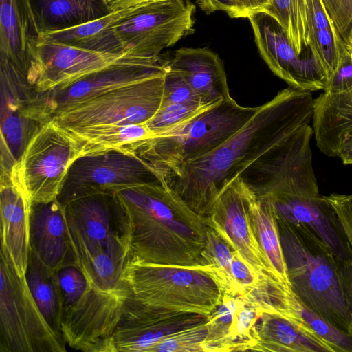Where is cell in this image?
<instances>
[{"label":"cell","instance_id":"obj_21","mask_svg":"<svg viewBox=\"0 0 352 352\" xmlns=\"http://www.w3.org/2000/svg\"><path fill=\"white\" fill-rule=\"evenodd\" d=\"M32 201L10 177L1 178V249L8 255L19 276H25L30 254V212Z\"/></svg>","mask_w":352,"mask_h":352},{"label":"cell","instance_id":"obj_10","mask_svg":"<svg viewBox=\"0 0 352 352\" xmlns=\"http://www.w3.org/2000/svg\"><path fill=\"white\" fill-rule=\"evenodd\" d=\"M166 71L56 112L60 127L146 124L160 109Z\"/></svg>","mask_w":352,"mask_h":352},{"label":"cell","instance_id":"obj_37","mask_svg":"<svg viewBox=\"0 0 352 352\" xmlns=\"http://www.w3.org/2000/svg\"><path fill=\"white\" fill-rule=\"evenodd\" d=\"M208 322V321H207ZM207 322L175 332L156 344L148 352H200L207 338Z\"/></svg>","mask_w":352,"mask_h":352},{"label":"cell","instance_id":"obj_41","mask_svg":"<svg viewBox=\"0 0 352 352\" xmlns=\"http://www.w3.org/2000/svg\"><path fill=\"white\" fill-rule=\"evenodd\" d=\"M306 1L309 35L318 30L335 26L322 0Z\"/></svg>","mask_w":352,"mask_h":352},{"label":"cell","instance_id":"obj_8","mask_svg":"<svg viewBox=\"0 0 352 352\" xmlns=\"http://www.w3.org/2000/svg\"><path fill=\"white\" fill-rule=\"evenodd\" d=\"M252 191L272 206L277 219L309 226L342 263L350 260L344 234L332 206L320 194L314 170L264 181Z\"/></svg>","mask_w":352,"mask_h":352},{"label":"cell","instance_id":"obj_29","mask_svg":"<svg viewBox=\"0 0 352 352\" xmlns=\"http://www.w3.org/2000/svg\"><path fill=\"white\" fill-rule=\"evenodd\" d=\"M41 33L93 21L109 12L102 0H31Z\"/></svg>","mask_w":352,"mask_h":352},{"label":"cell","instance_id":"obj_39","mask_svg":"<svg viewBox=\"0 0 352 352\" xmlns=\"http://www.w3.org/2000/svg\"><path fill=\"white\" fill-rule=\"evenodd\" d=\"M177 102L207 104L197 96L181 76L169 70L167 66L162 104Z\"/></svg>","mask_w":352,"mask_h":352},{"label":"cell","instance_id":"obj_24","mask_svg":"<svg viewBox=\"0 0 352 352\" xmlns=\"http://www.w3.org/2000/svg\"><path fill=\"white\" fill-rule=\"evenodd\" d=\"M312 128L318 148L338 157L352 144V88L342 93L323 92L314 98Z\"/></svg>","mask_w":352,"mask_h":352},{"label":"cell","instance_id":"obj_13","mask_svg":"<svg viewBox=\"0 0 352 352\" xmlns=\"http://www.w3.org/2000/svg\"><path fill=\"white\" fill-rule=\"evenodd\" d=\"M195 5L190 0H161L124 20L113 28L126 51L141 57H157L195 32Z\"/></svg>","mask_w":352,"mask_h":352},{"label":"cell","instance_id":"obj_5","mask_svg":"<svg viewBox=\"0 0 352 352\" xmlns=\"http://www.w3.org/2000/svg\"><path fill=\"white\" fill-rule=\"evenodd\" d=\"M258 107L224 99L168 135L146 140L135 151L163 180L184 164L215 149L238 131ZM163 185V184H162Z\"/></svg>","mask_w":352,"mask_h":352},{"label":"cell","instance_id":"obj_6","mask_svg":"<svg viewBox=\"0 0 352 352\" xmlns=\"http://www.w3.org/2000/svg\"><path fill=\"white\" fill-rule=\"evenodd\" d=\"M63 296L61 333L71 348L115 352L113 333L125 297L91 284L76 265L56 272Z\"/></svg>","mask_w":352,"mask_h":352},{"label":"cell","instance_id":"obj_23","mask_svg":"<svg viewBox=\"0 0 352 352\" xmlns=\"http://www.w3.org/2000/svg\"><path fill=\"white\" fill-rule=\"evenodd\" d=\"M40 35L31 0H0V55L25 76Z\"/></svg>","mask_w":352,"mask_h":352},{"label":"cell","instance_id":"obj_47","mask_svg":"<svg viewBox=\"0 0 352 352\" xmlns=\"http://www.w3.org/2000/svg\"><path fill=\"white\" fill-rule=\"evenodd\" d=\"M344 41L346 45V49L349 52V54L352 59V23L351 24L350 28L344 38Z\"/></svg>","mask_w":352,"mask_h":352},{"label":"cell","instance_id":"obj_28","mask_svg":"<svg viewBox=\"0 0 352 352\" xmlns=\"http://www.w3.org/2000/svg\"><path fill=\"white\" fill-rule=\"evenodd\" d=\"M251 223L262 253L268 265L272 278L292 287L280 243L278 223L272 206L254 193L249 207Z\"/></svg>","mask_w":352,"mask_h":352},{"label":"cell","instance_id":"obj_34","mask_svg":"<svg viewBox=\"0 0 352 352\" xmlns=\"http://www.w3.org/2000/svg\"><path fill=\"white\" fill-rule=\"evenodd\" d=\"M308 47L311 59L328 80L349 55L344 39L336 26L309 34Z\"/></svg>","mask_w":352,"mask_h":352},{"label":"cell","instance_id":"obj_16","mask_svg":"<svg viewBox=\"0 0 352 352\" xmlns=\"http://www.w3.org/2000/svg\"><path fill=\"white\" fill-rule=\"evenodd\" d=\"M253 195L241 177H237L223 190L204 219L262 278L273 280L250 218Z\"/></svg>","mask_w":352,"mask_h":352},{"label":"cell","instance_id":"obj_12","mask_svg":"<svg viewBox=\"0 0 352 352\" xmlns=\"http://www.w3.org/2000/svg\"><path fill=\"white\" fill-rule=\"evenodd\" d=\"M157 182L161 183L155 171L137 153L110 150L77 157L69 168L57 199L63 206L86 195Z\"/></svg>","mask_w":352,"mask_h":352},{"label":"cell","instance_id":"obj_9","mask_svg":"<svg viewBox=\"0 0 352 352\" xmlns=\"http://www.w3.org/2000/svg\"><path fill=\"white\" fill-rule=\"evenodd\" d=\"M0 352H64L65 340L50 328L27 285L1 249Z\"/></svg>","mask_w":352,"mask_h":352},{"label":"cell","instance_id":"obj_46","mask_svg":"<svg viewBox=\"0 0 352 352\" xmlns=\"http://www.w3.org/2000/svg\"><path fill=\"white\" fill-rule=\"evenodd\" d=\"M338 157L345 165H352V144L342 148Z\"/></svg>","mask_w":352,"mask_h":352},{"label":"cell","instance_id":"obj_25","mask_svg":"<svg viewBox=\"0 0 352 352\" xmlns=\"http://www.w3.org/2000/svg\"><path fill=\"white\" fill-rule=\"evenodd\" d=\"M146 6L113 10L83 24L63 30L43 32L41 33L38 41L60 42L100 52H130L122 47L115 36L113 28Z\"/></svg>","mask_w":352,"mask_h":352},{"label":"cell","instance_id":"obj_11","mask_svg":"<svg viewBox=\"0 0 352 352\" xmlns=\"http://www.w3.org/2000/svg\"><path fill=\"white\" fill-rule=\"evenodd\" d=\"M78 157L74 142L51 120L30 139L9 177L32 202L51 201Z\"/></svg>","mask_w":352,"mask_h":352},{"label":"cell","instance_id":"obj_27","mask_svg":"<svg viewBox=\"0 0 352 352\" xmlns=\"http://www.w3.org/2000/svg\"><path fill=\"white\" fill-rule=\"evenodd\" d=\"M59 127L75 144L78 157L110 150L135 153L142 143L151 138L146 124Z\"/></svg>","mask_w":352,"mask_h":352},{"label":"cell","instance_id":"obj_4","mask_svg":"<svg viewBox=\"0 0 352 352\" xmlns=\"http://www.w3.org/2000/svg\"><path fill=\"white\" fill-rule=\"evenodd\" d=\"M76 265L95 270L129 260V229L114 192L81 197L63 206Z\"/></svg>","mask_w":352,"mask_h":352},{"label":"cell","instance_id":"obj_45","mask_svg":"<svg viewBox=\"0 0 352 352\" xmlns=\"http://www.w3.org/2000/svg\"><path fill=\"white\" fill-rule=\"evenodd\" d=\"M270 0H235L241 18H248L253 12L259 11Z\"/></svg>","mask_w":352,"mask_h":352},{"label":"cell","instance_id":"obj_22","mask_svg":"<svg viewBox=\"0 0 352 352\" xmlns=\"http://www.w3.org/2000/svg\"><path fill=\"white\" fill-rule=\"evenodd\" d=\"M167 66L205 103L216 104L231 97L223 61L208 48H180Z\"/></svg>","mask_w":352,"mask_h":352},{"label":"cell","instance_id":"obj_40","mask_svg":"<svg viewBox=\"0 0 352 352\" xmlns=\"http://www.w3.org/2000/svg\"><path fill=\"white\" fill-rule=\"evenodd\" d=\"M339 34L344 39L352 23V0H322Z\"/></svg>","mask_w":352,"mask_h":352},{"label":"cell","instance_id":"obj_35","mask_svg":"<svg viewBox=\"0 0 352 352\" xmlns=\"http://www.w3.org/2000/svg\"><path fill=\"white\" fill-rule=\"evenodd\" d=\"M216 104L177 102L162 104L157 113L146 125L151 134V138L163 136L179 129Z\"/></svg>","mask_w":352,"mask_h":352},{"label":"cell","instance_id":"obj_7","mask_svg":"<svg viewBox=\"0 0 352 352\" xmlns=\"http://www.w3.org/2000/svg\"><path fill=\"white\" fill-rule=\"evenodd\" d=\"M126 279L132 293L142 302L175 311L208 316L224 295L206 265L146 263L131 255Z\"/></svg>","mask_w":352,"mask_h":352},{"label":"cell","instance_id":"obj_38","mask_svg":"<svg viewBox=\"0 0 352 352\" xmlns=\"http://www.w3.org/2000/svg\"><path fill=\"white\" fill-rule=\"evenodd\" d=\"M231 270L237 290V296L250 294L260 287L266 279L262 278L234 250L232 253Z\"/></svg>","mask_w":352,"mask_h":352},{"label":"cell","instance_id":"obj_18","mask_svg":"<svg viewBox=\"0 0 352 352\" xmlns=\"http://www.w3.org/2000/svg\"><path fill=\"white\" fill-rule=\"evenodd\" d=\"M167 69V60L157 57L135 56L87 76L69 86L38 94L51 116L70 106L135 83Z\"/></svg>","mask_w":352,"mask_h":352},{"label":"cell","instance_id":"obj_36","mask_svg":"<svg viewBox=\"0 0 352 352\" xmlns=\"http://www.w3.org/2000/svg\"><path fill=\"white\" fill-rule=\"evenodd\" d=\"M332 206L344 234L351 255L349 261L342 263L344 287L352 309V194L331 193L323 195Z\"/></svg>","mask_w":352,"mask_h":352},{"label":"cell","instance_id":"obj_30","mask_svg":"<svg viewBox=\"0 0 352 352\" xmlns=\"http://www.w3.org/2000/svg\"><path fill=\"white\" fill-rule=\"evenodd\" d=\"M25 278L46 322L52 331L63 339L61 333L63 296L56 273L45 265L31 249Z\"/></svg>","mask_w":352,"mask_h":352},{"label":"cell","instance_id":"obj_15","mask_svg":"<svg viewBox=\"0 0 352 352\" xmlns=\"http://www.w3.org/2000/svg\"><path fill=\"white\" fill-rule=\"evenodd\" d=\"M208 316L153 306L131 292L124 298L113 339L115 352H148L165 337L205 323Z\"/></svg>","mask_w":352,"mask_h":352},{"label":"cell","instance_id":"obj_2","mask_svg":"<svg viewBox=\"0 0 352 352\" xmlns=\"http://www.w3.org/2000/svg\"><path fill=\"white\" fill-rule=\"evenodd\" d=\"M114 194L126 215L131 256L157 264L201 265L204 219L162 183L130 186Z\"/></svg>","mask_w":352,"mask_h":352},{"label":"cell","instance_id":"obj_1","mask_svg":"<svg viewBox=\"0 0 352 352\" xmlns=\"http://www.w3.org/2000/svg\"><path fill=\"white\" fill-rule=\"evenodd\" d=\"M312 91L288 87L258 106L253 116L210 152L184 164L163 186L206 217L223 190L253 162L312 121Z\"/></svg>","mask_w":352,"mask_h":352},{"label":"cell","instance_id":"obj_26","mask_svg":"<svg viewBox=\"0 0 352 352\" xmlns=\"http://www.w3.org/2000/svg\"><path fill=\"white\" fill-rule=\"evenodd\" d=\"M254 351L338 352L331 344L315 339L266 304L254 330Z\"/></svg>","mask_w":352,"mask_h":352},{"label":"cell","instance_id":"obj_33","mask_svg":"<svg viewBox=\"0 0 352 352\" xmlns=\"http://www.w3.org/2000/svg\"><path fill=\"white\" fill-rule=\"evenodd\" d=\"M206 245L201 253V265H206L221 285L224 294L237 296L231 270L234 249L213 228L206 226Z\"/></svg>","mask_w":352,"mask_h":352},{"label":"cell","instance_id":"obj_44","mask_svg":"<svg viewBox=\"0 0 352 352\" xmlns=\"http://www.w3.org/2000/svg\"><path fill=\"white\" fill-rule=\"evenodd\" d=\"M109 12L129 7H144L161 0H102Z\"/></svg>","mask_w":352,"mask_h":352},{"label":"cell","instance_id":"obj_31","mask_svg":"<svg viewBox=\"0 0 352 352\" xmlns=\"http://www.w3.org/2000/svg\"><path fill=\"white\" fill-rule=\"evenodd\" d=\"M259 11L272 17L300 56L309 45L306 0H270Z\"/></svg>","mask_w":352,"mask_h":352},{"label":"cell","instance_id":"obj_20","mask_svg":"<svg viewBox=\"0 0 352 352\" xmlns=\"http://www.w3.org/2000/svg\"><path fill=\"white\" fill-rule=\"evenodd\" d=\"M30 246L55 273L66 266L76 265L64 208L57 199L32 202Z\"/></svg>","mask_w":352,"mask_h":352},{"label":"cell","instance_id":"obj_42","mask_svg":"<svg viewBox=\"0 0 352 352\" xmlns=\"http://www.w3.org/2000/svg\"><path fill=\"white\" fill-rule=\"evenodd\" d=\"M352 88V59L347 56L341 63L337 71L329 78L326 93L338 94Z\"/></svg>","mask_w":352,"mask_h":352},{"label":"cell","instance_id":"obj_3","mask_svg":"<svg viewBox=\"0 0 352 352\" xmlns=\"http://www.w3.org/2000/svg\"><path fill=\"white\" fill-rule=\"evenodd\" d=\"M276 220L294 291L309 310L352 336V309L343 282L342 261L309 226Z\"/></svg>","mask_w":352,"mask_h":352},{"label":"cell","instance_id":"obj_19","mask_svg":"<svg viewBox=\"0 0 352 352\" xmlns=\"http://www.w3.org/2000/svg\"><path fill=\"white\" fill-rule=\"evenodd\" d=\"M1 177L10 176L32 136L52 119L34 95L1 88Z\"/></svg>","mask_w":352,"mask_h":352},{"label":"cell","instance_id":"obj_32","mask_svg":"<svg viewBox=\"0 0 352 352\" xmlns=\"http://www.w3.org/2000/svg\"><path fill=\"white\" fill-rule=\"evenodd\" d=\"M241 302L240 296L224 294L221 303L208 315V333L203 344L204 352L234 351L236 318Z\"/></svg>","mask_w":352,"mask_h":352},{"label":"cell","instance_id":"obj_17","mask_svg":"<svg viewBox=\"0 0 352 352\" xmlns=\"http://www.w3.org/2000/svg\"><path fill=\"white\" fill-rule=\"evenodd\" d=\"M259 53L271 71L289 87L305 91L324 90L328 79L311 57L301 58L278 23L264 12L248 16Z\"/></svg>","mask_w":352,"mask_h":352},{"label":"cell","instance_id":"obj_43","mask_svg":"<svg viewBox=\"0 0 352 352\" xmlns=\"http://www.w3.org/2000/svg\"><path fill=\"white\" fill-rule=\"evenodd\" d=\"M199 7L207 14L223 11L231 18H241L235 0H196Z\"/></svg>","mask_w":352,"mask_h":352},{"label":"cell","instance_id":"obj_14","mask_svg":"<svg viewBox=\"0 0 352 352\" xmlns=\"http://www.w3.org/2000/svg\"><path fill=\"white\" fill-rule=\"evenodd\" d=\"M135 56H138L130 52H100L60 42L38 41L26 77L35 92L47 93Z\"/></svg>","mask_w":352,"mask_h":352}]
</instances>
